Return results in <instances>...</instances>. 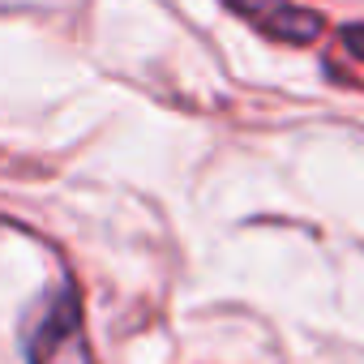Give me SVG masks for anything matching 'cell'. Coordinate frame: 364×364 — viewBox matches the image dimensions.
<instances>
[{"label": "cell", "mask_w": 364, "mask_h": 364, "mask_svg": "<svg viewBox=\"0 0 364 364\" xmlns=\"http://www.w3.org/2000/svg\"><path fill=\"white\" fill-rule=\"evenodd\" d=\"M31 364H90V347H86V330H82V313L73 296H65L43 317L31 343Z\"/></svg>", "instance_id": "obj_1"}, {"label": "cell", "mask_w": 364, "mask_h": 364, "mask_svg": "<svg viewBox=\"0 0 364 364\" xmlns=\"http://www.w3.org/2000/svg\"><path fill=\"white\" fill-rule=\"evenodd\" d=\"M228 5L283 43H309L321 35V18L309 9H296L291 0H228Z\"/></svg>", "instance_id": "obj_2"}]
</instances>
